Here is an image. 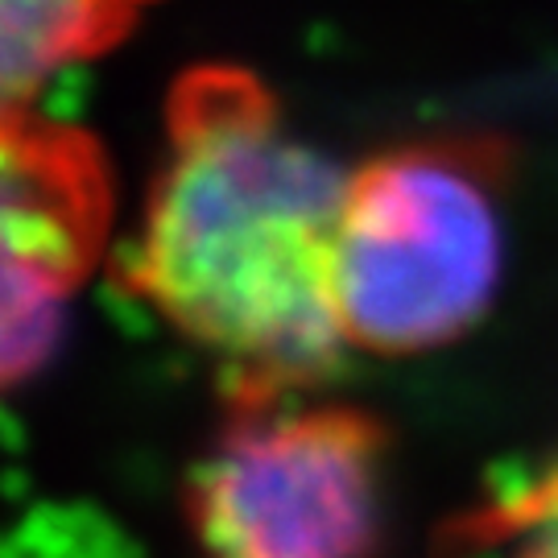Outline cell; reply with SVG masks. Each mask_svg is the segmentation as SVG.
Segmentation results:
<instances>
[{
    "label": "cell",
    "mask_w": 558,
    "mask_h": 558,
    "mask_svg": "<svg viewBox=\"0 0 558 558\" xmlns=\"http://www.w3.org/2000/svg\"><path fill=\"white\" fill-rule=\"evenodd\" d=\"M348 182L253 87L199 80L174 120L129 281L186 336L260 377H319L348 343L331 290Z\"/></svg>",
    "instance_id": "1"
},
{
    "label": "cell",
    "mask_w": 558,
    "mask_h": 558,
    "mask_svg": "<svg viewBox=\"0 0 558 558\" xmlns=\"http://www.w3.org/2000/svg\"><path fill=\"white\" fill-rule=\"evenodd\" d=\"M505 211L468 158L401 149L348 182L331 290L348 343L410 356L468 336L497 302Z\"/></svg>",
    "instance_id": "2"
},
{
    "label": "cell",
    "mask_w": 558,
    "mask_h": 558,
    "mask_svg": "<svg viewBox=\"0 0 558 558\" xmlns=\"http://www.w3.org/2000/svg\"><path fill=\"white\" fill-rule=\"evenodd\" d=\"M207 558H368L380 534L377 439L331 410L260 414L195 472Z\"/></svg>",
    "instance_id": "3"
},
{
    "label": "cell",
    "mask_w": 558,
    "mask_h": 558,
    "mask_svg": "<svg viewBox=\"0 0 558 558\" xmlns=\"http://www.w3.org/2000/svg\"><path fill=\"white\" fill-rule=\"evenodd\" d=\"M133 0H0V80L13 104L38 100L50 83L100 46Z\"/></svg>",
    "instance_id": "4"
},
{
    "label": "cell",
    "mask_w": 558,
    "mask_h": 558,
    "mask_svg": "<svg viewBox=\"0 0 558 558\" xmlns=\"http://www.w3.org/2000/svg\"><path fill=\"white\" fill-rule=\"evenodd\" d=\"M66 274L41 269L29 260H4V294H0V343H4V380L38 377L54 360L66 336Z\"/></svg>",
    "instance_id": "5"
},
{
    "label": "cell",
    "mask_w": 558,
    "mask_h": 558,
    "mask_svg": "<svg viewBox=\"0 0 558 558\" xmlns=\"http://www.w3.org/2000/svg\"><path fill=\"white\" fill-rule=\"evenodd\" d=\"M505 525L518 538L513 558H558V463L542 472L534 497L513 518H505Z\"/></svg>",
    "instance_id": "6"
}]
</instances>
